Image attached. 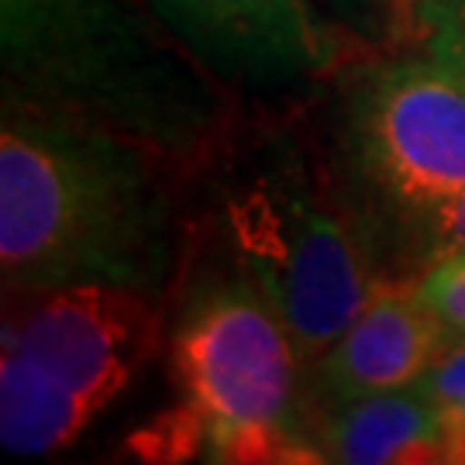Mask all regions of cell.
<instances>
[{"mask_svg":"<svg viewBox=\"0 0 465 465\" xmlns=\"http://www.w3.org/2000/svg\"><path fill=\"white\" fill-rule=\"evenodd\" d=\"M451 334L434 321L414 290H380L349 331L321 355V382L334 400H359L414 386Z\"/></svg>","mask_w":465,"mask_h":465,"instance_id":"cell-8","label":"cell"},{"mask_svg":"<svg viewBox=\"0 0 465 465\" xmlns=\"http://www.w3.org/2000/svg\"><path fill=\"white\" fill-rule=\"evenodd\" d=\"M173 376L211 428L290 424L297 341L245 276L200 290L173 331Z\"/></svg>","mask_w":465,"mask_h":465,"instance_id":"cell-6","label":"cell"},{"mask_svg":"<svg viewBox=\"0 0 465 465\" xmlns=\"http://www.w3.org/2000/svg\"><path fill=\"white\" fill-rule=\"evenodd\" d=\"M321 449L328 462L345 465L441 462L445 417L414 386L345 400V407L321 428Z\"/></svg>","mask_w":465,"mask_h":465,"instance_id":"cell-9","label":"cell"},{"mask_svg":"<svg viewBox=\"0 0 465 465\" xmlns=\"http://www.w3.org/2000/svg\"><path fill=\"white\" fill-rule=\"evenodd\" d=\"M351 155L372 190L428 224L465 190V80L438 59H393L351 97Z\"/></svg>","mask_w":465,"mask_h":465,"instance_id":"cell-5","label":"cell"},{"mask_svg":"<svg viewBox=\"0 0 465 465\" xmlns=\"http://www.w3.org/2000/svg\"><path fill=\"white\" fill-rule=\"evenodd\" d=\"M159 338L163 307L145 290L111 282L4 286V449H69L138 380Z\"/></svg>","mask_w":465,"mask_h":465,"instance_id":"cell-3","label":"cell"},{"mask_svg":"<svg viewBox=\"0 0 465 465\" xmlns=\"http://www.w3.org/2000/svg\"><path fill=\"white\" fill-rule=\"evenodd\" d=\"M397 4H400V7H403V11H411V7H407V0H397Z\"/></svg>","mask_w":465,"mask_h":465,"instance_id":"cell-17","label":"cell"},{"mask_svg":"<svg viewBox=\"0 0 465 465\" xmlns=\"http://www.w3.org/2000/svg\"><path fill=\"white\" fill-rule=\"evenodd\" d=\"M441 417H445V424H465V400L451 403V407H441Z\"/></svg>","mask_w":465,"mask_h":465,"instance_id":"cell-15","label":"cell"},{"mask_svg":"<svg viewBox=\"0 0 465 465\" xmlns=\"http://www.w3.org/2000/svg\"><path fill=\"white\" fill-rule=\"evenodd\" d=\"M417 21L428 32L431 55L465 80V0H431Z\"/></svg>","mask_w":465,"mask_h":465,"instance_id":"cell-12","label":"cell"},{"mask_svg":"<svg viewBox=\"0 0 465 465\" xmlns=\"http://www.w3.org/2000/svg\"><path fill=\"white\" fill-rule=\"evenodd\" d=\"M417 393L434 400L438 407H451L465 400V334H451L449 345L434 359V366L414 382Z\"/></svg>","mask_w":465,"mask_h":465,"instance_id":"cell-13","label":"cell"},{"mask_svg":"<svg viewBox=\"0 0 465 465\" xmlns=\"http://www.w3.org/2000/svg\"><path fill=\"white\" fill-rule=\"evenodd\" d=\"M234 176L221 193L234 259L286 321L300 359H317L380 293L362 245L290 149Z\"/></svg>","mask_w":465,"mask_h":465,"instance_id":"cell-4","label":"cell"},{"mask_svg":"<svg viewBox=\"0 0 465 465\" xmlns=\"http://www.w3.org/2000/svg\"><path fill=\"white\" fill-rule=\"evenodd\" d=\"M424 228H428V238H431V242H428V255H431V259L462 252L465 249V190L451 200L445 211H438Z\"/></svg>","mask_w":465,"mask_h":465,"instance_id":"cell-14","label":"cell"},{"mask_svg":"<svg viewBox=\"0 0 465 465\" xmlns=\"http://www.w3.org/2000/svg\"><path fill=\"white\" fill-rule=\"evenodd\" d=\"M207 445H211V420L190 400L152 417L132 438L134 459L142 462H190L197 455H207Z\"/></svg>","mask_w":465,"mask_h":465,"instance_id":"cell-10","label":"cell"},{"mask_svg":"<svg viewBox=\"0 0 465 465\" xmlns=\"http://www.w3.org/2000/svg\"><path fill=\"white\" fill-rule=\"evenodd\" d=\"M431 0H407V7H411V15H420V7H428Z\"/></svg>","mask_w":465,"mask_h":465,"instance_id":"cell-16","label":"cell"},{"mask_svg":"<svg viewBox=\"0 0 465 465\" xmlns=\"http://www.w3.org/2000/svg\"><path fill=\"white\" fill-rule=\"evenodd\" d=\"M414 297L449 334H465V249L434 259L417 280Z\"/></svg>","mask_w":465,"mask_h":465,"instance_id":"cell-11","label":"cell"},{"mask_svg":"<svg viewBox=\"0 0 465 465\" xmlns=\"http://www.w3.org/2000/svg\"><path fill=\"white\" fill-rule=\"evenodd\" d=\"M224 90L272 94L314 80L334 59V38L307 0H145Z\"/></svg>","mask_w":465,"mask_h":465,"instance_id":"cell-7","label":"cell"},{"mask_svg":"<svg viewBox=\"0 0 465 465\" xmlns=\"http://www.w3.org/2000/svg\"><path fill=\"white\" fill-rule=\"evenodd\" d=\"M4 107L121 134L159 155L211 128L207 69L145 0H4Z\"/></svg>","mask_w":465,"mask_h":465,"instance_id":"cell-2","label":"cell"},{"mask_svg":"<svg viewBox=\"0 0 465 465\" xmlns=\"http://www.w3.org/2000/svg\"><path fill=\"white\" fill-rule=\"evenodd\" d=\"M155 155L121 134L4 107V286L111 282L159 293L176 266L180 221Z\"/></svg>","mask_w":465,"mask_h":465,"instance_id":"cell-1","label":"cell"}]
</instances>
